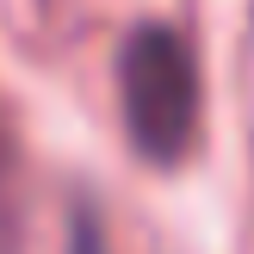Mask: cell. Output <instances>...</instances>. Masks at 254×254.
I'll use <instances>...</instances> for the list:
<instances>
[{
  "mask_svg": "<svg viewBox=\"0 0 254 254\" xmlns=\"http://www.w3.org/2000/svg\"><path fill=\"white\" fill-rule=\"evenodd\" d=\"M118 99H124V130L149 161H180L198 136V50L180 25H136L118 50Z\"/></svg>",
  "mask_w": 254,
  "mask_h": 254,
  "instance_id": "cell-1",
  "label": "cell"
},
{
  "mask_svg": "<svg viewBox=\"0 0 254 254\" xmlns=\"http://www.w3.org/2000/svg\"><path fill=\"white\" fill-rule=\"evenodd\" d=\"M68 254H106V236H99V223L87 217V211L68 223Z\"/></svg>",
  "mask_w": 254,
  "mask_h": 254,
  "instance_id": "cell-2",
  "label": "cell"
}]
</instances>
